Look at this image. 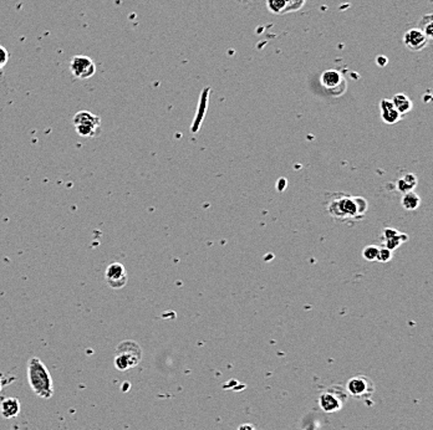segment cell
Here are the masks:
<instances>
[{"mask_svg":"<svg viewBox=\"0 0 433 430\" xmlns=\"http://www.w3.org/2000/svg\"><path fill=\"white\" fill-rule=\"evenodd\" d=\"M28 382L35 396L43 399H50L54 394V383L48 367L37 357L28 362Z\"/></svg>","mask_w":433,"mask_h":430,"instance_id":"obj_1","label":"cell"},{"mask_svg":"<svg viewBox=\"0 0 433 430\" xmlns=\"http://www.w3.org/2000/svg\"><path fill=\"white\" fill-rule=\"evenodd\" d=\"M328 209L332 217L346 219L364 215L367 209V203L360 197H336L330 203Z\"/></svg>","mask_w":433,"mask_h":430,"instance_id":"obj_2","label":"cell"},{"mask_svg":"<svg viewBox=\"0 0 433 430\" xmlns=\"http://www.w3.org/2000/svg\"><path fill=\"white\" fill-rule=\"evenodd\" d=\"M142 348L135 341H123L115 350L114 364L116 369L125 372L140 364L142 359Z\"/></svg>","mask_w":433,"mask_h":430,"instance_id":"obj_3","label":"cell"},{"mask_svg":"<svg viewBox=\"0 0 433 430\" xmlns=\"http://www.w3.org/2000/svg\"><path fill=\"white\" fill-rule=\"evenodd\" d=\"M73 127L81 137H95L101 126V120L99 116L88 111H80L73 116Z\"/></svg>","mask_w":433,"mask_h":430,"instance_id":"obj_4","label":"cell"},{"mask_svg":"<svg viewBox=\"0 0 433 430\" xmlns=\"http://www.w3.org/2000/svg\"><path fill=\"white\" fill-rule=\"evenodd\" d=\"M347 399L346 392L338 387H332L320 394L319 404L325 413H335L343 409Z\"/></svg>","mask_w":433,"mask_h":430,"instance_id":"obj_5","label":"cell"},{"mask_svg":"<svg viewBox=\"0 0 433 430\" xmlns=\"http://www.w3.org/2000/svg\"><path fill=\"white\" fill-rule=\"evenodd\" d=\"M346 390L350 396L356 397V398H367V397L373 394V392H375V385H373V382L371 381L369 377L359 375L356 377H352V378L347 382Z\"/></svg>","mask_w":433,"mask_h":430,"instance_id":"obj_6","label":"cell"},{"mask_svg":"<svg viewBox=\"0 0 433 430\" xmlns=\"http://www.w3.org/2000/svg\"><path fill=\"white\" fill-rule=\"evenodd\" d=\"M70 71L76 79L85 80V79H90L95 75L96 65L88 56L76 55L71 58Z\"/></svg>","mask_w":433,"mask_h":430,"instance_id":"obj_7","label":"cell"},{"mask_svg":"<svg viewBox=\"0 0 433 430\" xmlns=\"http://www.w3.org/2000/svg\"><path fill=\"white\" fill-rule=\"evenodd\" d=\"M105 279L111 288L120 290V288L125 287L127 285L128 275L122 264L112 263L108 265L107 270H106Z\"/></svg>","mask_w":433,"mask_h":430,"instance_id":"obj_8","label":"cell"},{"mask_svg":"<svg viewBox=\"0 0 433 430\" xmlns=\"http://www.w3.org/2000/svg\"><path fill=\"white\" fill-rule=\"evenodd\" d=\"M323 86L329 91L332 95L337 96L344 93L346 88V82L345 79L343 77L340 72L337 70H326L325 72H323L320 79Z\"/></svg>","mask_w":433,"mask_h":430,"instance_id":"obj_9","label":"cell"},{"mask_svg":"<svg viewBox=\"0 0 433 430\" xmlns=\"http://www.w3.org/2000/svg\"><path fill=\"white\" fill-rule=\"evenodd\" d=\"M429 40L418 28L409 29L403 34V44L411 51H421L428 45Z\"/></svg>","mask_w":433,"mask_h":430,"instance_id":"obj_10","label":"cell"},{"mask_svg":"<svg viewBox=\"0 0 433 430\" xmlns=\"http://www.w3.org/2000/svg\"><path fill=\"white\" fill-rule=\"evenodd\" d=\"M380 110H381V119L387 125H394L402 119V114L394 108L391 100L384 99L380 104Z\"/></svg>","mask_w":433,"mask_h":430,"instance_id":"obj_11","label":"cell"},{"mask_svg":"<svg viewBox=\"0 0 433 430\" xmlns=\"http://www.w3.org/2000/svg\"><path fill=\"white\" fill-rule=\"evenodd\" d=\"M20 413V402L17 398L9 397L0 403V414L4 419L15 418Z\"/></svg>","mask_w":433,"mask_h":430,"instance_id":"obj_12","label":"cell"},{"mask_svg":"<svg viewBox=\"0 0 433 430\" xmlns=\"http://www.w3.org/2000/svg\"><path fill=\"white\" fill-rule=\"evenodd\" d=\"M385 237V244L387 249L394 250L397 249L405 240H407V237L406 234H401V232L393 230V229H385L384 231Z\"/></svg>","mask_w":433,"mask_h":430,"instance_id":"obj_13","label":"cell"},{"mask_svg":"<svg viewBox=\"0 0 433 430\" xmlns=\"http://www.w3.org/2000/svg\"><path fill=\"white\" fill-rule=\"evenodd\" d=\"M391 101H392L394 108H396V110L399 111L402 116H405L406 113H408V112L412 110V107H413L412 101L405 95V93H397V95H394L392 97Z\"/></svg>","mask_w":433,"mask_h":430,"instance_id":"obj_14","label":"cell"},{"mask_svg":"<svg viewBox=\"0 0 433 430\" xmlns=\"http://www.w3.org/2000/svg\"><path fill=\"white\" fill-rule=\"evenodd\" d=\"M402 207L407 210H416V209L420 207L421 204V198L415 193L413 190L407 191L402 196Z\"/></svg>","mask_w":433,"mask_h":430,"instance_id":"obj_15","label":"cell"},{"mask_svg":"<svg viewBox=\"0 0 433 430\" xmlns=\"http://www.w3.org/2000/svg\"><path fill=\"white\" fill-rule=\"evenodd\" d=\"M417 184V178L415 174H406L403 175L399 182H397V189L401 193H407V191L413 190V188Z\"/></svg>","mask_w":433,"mask_h":430,"instance_id":"obj_16","label":"cell"},{"mask_svg":"<svg viewBox=\"0 0 433 430\" xmlns=\"http://www.w3.org/2000/svg\"><path fill=\"white\" fill-rule=\"evenodd\" d=\"M418 29L426 35L427 39L431 40L433 36V16L432 14L425 15L418 23Z\"/></svg>","mask_w":433,"mask_h":430,"instance_id":"obj_17","label":"cell"},{"mask_svg":"<svg viewBox=\"0 0 433 430\" xmlns=\"http://www.w3.org/2000/svg\"><path fill=\"white\" fill-rule=\"evenodd\" d=\"M267 7L273 14H281L287 11L285 0H267Z\"/></svg>","mask_w":433,"mask_h":430,"instance_id":"obj_18","label":"cell"},{"mask_svg":"<svg viewBox=\"0 0 433 430\" xmlns=\"http://www.w3.org/2000/svg\"><path fill=\"white\" fill-rule=\"evenodd\" d=\"M377 255H379V247H376L373 245L365 247L364 251H362V256H364V258L369 261L376 260Z\"/></svg>","mask_w":433,"mask_h":430,"instance_id":"obj_19","label":"cell"},{"mask_svg":"<svg viewBox=\"0 0 433 430\" xmlns=\"http://www.w3.org/2000/svg\"><path fill=\"white\" fill-rule=\"evenodd\" d=\"M392 250L387 249V247H382V249H379V255H377V261L380 263H388V261L392 259Z\"/></svg>","mask_w":433,"mask_h":430,"instance_id":"obj_20","label":"cell"},{"mask_svg":"<svg viewBox=\"0 0 433 430\" xmlns=\"http://www.w3.org/2000/svg\"><path fill=\"white\" fill-rule=\"evenodd\" d=\"M285 3H287V11H295L305 4V0H285Z\"/></svg>","mask_w":433,"mask_h":430,"instance_id":"obj_21","label":"cell"},{"mask_svg":"<svg viewBox=\"0 0 433 430\" xmlns=\"http://www.w3.org/2000/svg\"><path fill=\"white\" fill-rule=\"evenodd\" d=\"M9 60V54L8 51L5 50L3 46H0V70L3 69V67L5 66Z\"/></svg>","mask_w":433,"mask_h":430,"instance_id":"obj_22","label":"cell"},{"mask_svg":"<svg viewBox=\"0 0 433 430\" xmlns=\"http://www.w3.org/2000/svg\"><path fill=\"white\" fill-rule=\"evenodd\" d=\"M376 63H377V65H379V66L384 67V66H386V65H387V64H388V58H387V57H386V56H382V55H380V56H379V57H377Z\"/></svg>","mask_w":433,"mask_h":430,"instance_id":"obj_23","label":"cell"},{"mask_svg":"<svg viewBox=\"0 0 433 430\" xmlns=\"http://www.w3.org/2000/svg\"><path fill=\"white\" fill-rule=\"evenodd\" d=\"M238 430H255V429L252 424H243V425L239 426V429Z\"/></svg>","mask_w":433,"mask_h":430,"instance_id":"obj_24","label":"cell"},{"mask_svg":"<svg viewBox=\"0 0 433 430\" xmlns=\"http://www.w3.org/2000/svg\"><path fill=\"white\" fill-rule=\"evenodd\" d=\"M303 430H315V426H314V424H309L308 426H305L304 429Z\"/></svg>","mask_w":433,"mask_h":430,"instance_id":"obj_25","label":"cell"},{"mask_svg":"<svg viewBox=\"0 0 433 430\" xmlns=\"http://www.w3.org/2000/svg\"><path fill=\"white\" fill-rule=\"evenodd\" d=\"M2 389H3V382H2V379H0V392H2Z\"/></svg>","mask_w":433,"mask_h":430,"instance_id":"obj_26","label":"cell"}]
</instances>
